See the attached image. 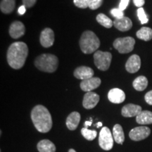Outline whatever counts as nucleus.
I'll return each mask as SVG.
<instances>
[{
    "mask_svg": "<svg viewBox=\"0 0 152 152\" xmlns=\"http://www.w3.org/2000/svg\"><path fill=\"white\" fill-rule=\"evenodd\" d=\"M28 54L27 45L23 42H16L9 47L7 54V62L14 69H20L24 66Z\"/></svg>",
    "mask_w": 152,
    "mask_h": 152,
    "instance_id": "f257e3e1",
    "label": "nucleus"
},
{
    "mask_svg": "<svg viewBox=\"0 0 152 152\" xmlns=\"http://www.w3.org/2000/svg\"><path fill=\"white\" fill-rule=\"evenodd\" d=\"M31 119L35 128L42 133L48 132L52 128V115L45 106L37 105L31 111Z\"/></svg>",
    "mask_w": 152,
    "mask_h": 152,
    "instance_id": "f03ea898",
    "label": "nucleus"
},
{
    "mask_svg": "<svg viewBox=\"0 0 152 152\" xmlns=\"http://www.w3.org/2000/svg\"><path fill=\"white\" fill-rule=\"evenodd\" d=\"M79 43L81 51L85 54L96 52L100 46L99 37L90 30H86L83 33Z\"/></svg>",
    "mask_w": 152,
    "mask_h": 152,
    "instance_id": "7ed1b4c3",
    "label": "nucleus"
},
{
    "mask_svg": "<svg viewBox=\"0 0 152 152\" xmlns=\"http://www.w3.org/2000/svg\"><path fill=\"white\" fill-rule=\"evenodd\" d=\"M35 66L41 71L54 73L58 68V59L54 54H43L35 58Z\"/></svg>",
    "mask_w": 152,
    "mask_h": 152,
    "instance_id": "20e7f679",
    "label": "nucleus"
},
{
    "mask_svg": "<svg viewBox=\"0 0 152 152\" xmlns=\"http://www.w3.org/2000/svg\"><path fill=\"white\" fill-rule=\"evenodd\" d=\"M112 55L110 52L96 51L94 54V62L96 67L102 71L109 69L111 65Z\"/></svg>",
    "mask_w": 152,
    "mask_h": 152,
    "instance_id": "39448f33",
    "label": "nucleus"
},
{
    "mask_svg": "<svg viewBox=\"0 0 152 152\" xmlns=\"http://www.w3.org/2000/svg\"><path fill=\"white\" fill-rule=\"evenodd\" d=\"M135 40L131 37L117 38L113 42V47L120 54H128L134 49Z\"/></svg>",
    "mask_w": 152,
    "mask_h": 152,
    "instance_id": "423d86ee",
    "label": "nucleus"
},
{
    "mask_svg": "<svg viewBox=\"0 0 152 152\" xmlns=\"http://www.w3.org/2000/svg\"><path fill=\"white\" fill-rule=\"evenodd\" d=\"M99 144L100 147L105 151H109L113 148V137L110 131V129L107 127H104L101 130L99 137Z\"/></svg>",
    "mask_w": 152,
    "mask_h": 152,
    "instance_id": "0eeeda50",
    "label": "nucleus"
},
{
    "mask_svg": "<svg viewBox=\"0 0 152 152\" xmlns=\"http://www.w3.org/2000/svg\"><path fill=\"white\" fill-rule=\"evenodd\" d=\"M150 133H151V130L148 127H137L130 130L129 137L133 141H141L148 137Z\"/></svg>",
    "mask_w": 152,
    "mask_h": 152,
    "instance_id": "6e6552de",
    "label": "nucleus"
},
{
    "mask_svg": "<svg viewBox=\"0 0 152 152\" xmlns=\"http://www.w3.org/2000/svg\"><path fill=\"white\" fill-rule=\"evenodd\" d=\"M41 45L45 48H49L54 45V33L51 28H47L42 31L40 38Z\"/></svg>",
    "mask_w": 152,
    "mask_h": 152,
    "instance_id": "1a4fd4ad",
    "label": "nucleus"
},
{
    "mask_svg": "<svg viewBox=\"0 0 152 152\" xmlns=\"http://www.w3.org/2000/svg\"><path fill=\"white\" fill-rule=\"evenodd\" d=\"M99 102V96L93 92H87L83 98V105L85 109H92L97 105Z\"/></svg>",
    "mask_w": 152,
    "mask_h": 152,
    "instance_id": "9d476101",
    "label": "nucleus"
},
{
    "mask_svg": "<svg viewBox=\"0 0 152 152\" xmlns=\"http://www.w3.org/2000/svg\"><path fill=\"white\" fill-rule=\"evenodd\" d=\"M101 83L102 81L100 78L92 77L91 78L82 80L80 83V88L84 92H92L93 90H95L100 86Z\"/></svg>",
    "mask_w": 152,
    "mask_h": 152,
    "instance_id": "9b49d317",
    "label": "nucleus"
},
{
    "mask_svg": "<svg viewBox=\"0 0 152 152\" xmlns=\"http://www.w3.org/2000/svg\"><path fill=\"white\" fill-rule=\"evenodd\" d=\"M26 28L24 24L20 21H14L11 24L9 28V35L14 39H18L24 35Z\"/></svg>",
    "mask_w": 152,
    "mask_h": 152,
    "instance_id": "f8f14e48",
    "label": "nucleus"
},
{
    "mask_svg": "<svg viewBox=\"0 0 152 152\" xmlns=\"http://www.w3.org/2000/svg\"><path fill=\"white\" fill-rule=\"evenodd\" d=\"M141 67V59L137 54L132 55L125 64V69L130 73H134L137 72Z\"/></svg>",
    "mask_w": 152,
    "mask_h": 152,
    "instance_id": "ddd939ff",
    "label": "nucleus"
},
{
    "mask_svg": "<svg viewBox=\"0 0 152 152\" xmlns=\"http://www.w3.org/2000/svg\"><path fill=\"white\" fill-rule=\"evenodd\" d=\"M142 111V107L140 106L133 104H128L123 106L121 110V113L123 116L126 118L137 117Z\"/></svg>",
    "mask_w": 152,
    "mask_h": 152,
    "instance_id": "4468645a",
    "label": "nucleus"
},
{
    "mask_svg": "<svg viewBox=\"0 0 152 152\" xmlns=\"http://www.w3.org/2000/svg\"><path fill=\"white\" fill-rule=\"evenodd\" d=\"M108 99L113 104H121L125 99V94L121 89L113 88L109 92Z\"/></svg>",
    "mask_w": 152,
    "mask_h": 152,
    "instance_id": "2eb2a0df",
    "label": "nucleus"
},
{
    "mask_svg": "<svg viewBox=\"0 0 152 152\" xmlns=\"http://www.w3.org/2000/svg\"><path fill=\"white\" fill-rule=\"evenodd\" d=\"M94 73V71L91 68L87 66H80L74 71V76L76 78L85 80L92 77Z\"/></svg>",
    "mask_w": 152,
    "mask_h": 152,
    "instance_id": "dca6fc26",
    "label": "nucleus"
},
{
    "mask_svg": "<svg viewBox=\"0 0 152 152\" xmlns=\"http://www.w3.org/2000/svg\"><path fill=\"white\" fill-rule=\"evenodd\" d=\"M113 26L120 31L125 32L131 29L132 27V23L130 18L124 16L121 18L115 19L113 21Z\"/></svg>",
    "mask_w": 152,
    "mask_h": 152,
    "instance_id": "f3484780",
    "label": "nucleus"
},
{
    "mask_svg": "<svg viewBox=\"0 0 152 152\" xmlns=\"http://www.w3.org/2000/svg\"><path fill=\"white\" fill-rule=\"evenodd\" d=\"M80 121V114L77 111L72 112L66 119V126L70 130H75L78 126Z\"/></svg>",
    "mask_w": 152,
    "mask_h": 152,
    "instance_id": "a211bd4d",
    "label": "nucleus"
},
{
    "mask_svg": "<svg viewBox=\"0 0 152 152\" xmlns=\"http://www.w3.org/2000/svg\"><path fill=\"white\" fill-rule=\"evenodd\" d=\"M37 149L39 152H55L56 147L50 140H41L37 145Z\"/></svg>",
    "mask_w": 152,
    "mask_h": 152,
    "instance_id": "6ab92c4d",
    "label": "nucleus"
},
{
    "mask_svg": "<svg viewBox=\"0 0 152 152\" xmlns=\"http://www.w3.org/2000/svg\"><path fill=\"white\" fill-rule=\"evenodd\" d=\"M136 121L140 125L152 124V112L149 111H142L136 117Z\"/></svg>",
    "mask_w": 152,
    "mask_h": 152,
    "instance_id": "aec40b11",
    "label": "nucleus"
},
{
    "mask_svg": "<svg viewBox=\"0 0 152 152\" xmlns=\"http://www.w3.org/2000/svg\"><path fill=\"white\" fill-rule=\"evenodd\" d=\"M16 0H1L0 3V9L3 14H10L14 10Z\"/></svg>",
    "mask_w": 152,
    "mask_h": 152,
    "instance_id": "412c9836",
    "label": "nucleus"
},
{
    "mask_svg": "<svg viewBox=\"0 0 152 152\" xmlns=\"http://www.w3.org/2000/svg\"><path fill=\"white\" fill-rule=\"evenodd\" d=\"M113 137L115 142L119 144H123L125 140L124 132L121 125L116 124L113 128Z\"/></svg>",
    "mask_w": 152,
    "mask_h": 152,
    "instance_id": "4be33fe9",
    "label": "nucleus"
},
{
    "mask_svg": "<svg viewBox=\"0 0 152 152\" xmlns=\"http://www.w3.org/2000/svg\"><path fill=\"white\" fill-rule=\"evenodd\" d=\"M133 87L137 91H143L147 88L148 85V80L145 76H139L132 83Z\"/></svg>",
    "mask_w": 152,
    "mask_h": 152,
    "instance_id": "5701e85b",
    "label": "nucleus"
},
{
    "mask_svg": "<svg viewBox=\"0 0 152 152\" xmlns=\"http://www.w3.org/2000/svg\"><path fill=\"white\" fill-rule=\"evenodd\" d=\"M137 37L144 41H149L152 39V29L148 27H143L137 32Z\"/></svg>",
    "mask_w": 152,
    "mask_h": 152,
    "instance_id": "b1692460",
    "label": "nucleus"
},
{
    "mask_svg": "<svg viewBox=\"0 0 152 152\" xmlns=\"http://www.w3.org/2000/svg\"><path fill=\"white\" fill-rule=\"evenodd\" d=\"M96 21L106 28H111L113 26V21L104 14H99L96 16Z\"/></svg>",
    "mask_w": 152,
    "mask_h": 152,
    "instance_id": "393cba45",
    "label": "nucleus"
},
{
    "mask_svg": "<svg viewBox=\"0 0 152 152\" xmlns=\"http://www.w3.org/2000/svg\"><path fill=\"white\" fill-rule=\"evenodd\" d=\"M81 133L83 136L89 141H92V140H94L97 135V132L96 130H90L87 128L82 129Z\"/></svg>",
    "mask_w": 152,
    "mask_h": 152,
    "instance_id": "a878e982",
    "label": "nucleus"
},
{
    "mask_svg": "<svg viewBox=\"0 0 152 152\" xmlns=\"http://www.w3.org/2000/svg\"><path fill=\"white\" fill-rule=\"evenodd\" d=\"M137 16L142 24H146L149 21V18L144 11V9L142 7L137 9Z\"/></svg>",
    "mask_w": 152,
    "mask_h": 152,
    "instance_id": "bb28decb",
    "label": "nucleus"
},
{
    "mask_svg": "<svg viewBox=\"0 0 152 152\" xmlns=\"http://www.w3.org/2000/svg\"><path fill=\"white\" fill-rule=\"evenodd\" d=\"M91 0H73V3L76 7L80 9H86L89 7Z\"/></svg>",
    "mask_w": 152,
    "mask_h": 152,
    "instance_id": "cd10ccee",
    "label": "nucleus"
},
{
    "mask_svg": "<svg viewBox=\"0 0 152 152\" xmlns=\"http://www.w3.org/2000/svg\"><path fill=\"white\" fill-rule=\"evenodd\" d=\"M103 4V0H91L89 4V8L92 10H96Z\"/></svg>",
    "mask_w": 152,
    "mask_h": 152,
    "instance_id": "c85d7f7f",
    "label": "nucleus"
},
{
    "mask_svg": "<svg viewBox=\"0 0 152 152\" xmlns=\"http://www.w3.org/2000/svg\"><path fill=\"white\" fill-rule=\"evenodd\" d=\"M111 14L115 19H119L124 17V13H123V11H121L119 8L112 9L111 11Z\"/></svg>",
    "mask_w": 152,
    "mask_h": 152,
    "instance_id": "c756f323",
    "label": "nucleus"
},
{
    "mask_svg": "<svg viewBox=\"0 0 152 152\" xmlns=\"http://www.w3.org/2000/svg\"><path fill=\"white\" fill-rule=\"evenodd\" d=\"M22 1L23 4L26 8H31L37 2V0H22Z\"/></svg>",
    "mask_w": 152,
    "mask_h": 152,
    "instance_id": "7c9ffc66",
    "label": "nucleus"
},
{
    "mask_svg": "<svg viewBox=\"0 0 152 152\" xmlns=\"http://www.w3.org/2000/svg\"><path fill=\"white\" fill-rule=\"evenodd\" d=\"M129 1H130V0H121V2H120L118 8L121 9V11H123L127 7H128V6L129 4Z\"/></svg>",
    "mask_w": 152,
    "mask_h": 152,
    "instance_id": "2f4dec72",
    "label": "nucleus"
},
{
    "mask_svg": "<svg viewBox=\"0 0 152 152\" xmlns=\"http://www.w3.org/2000/svg\"><path fill=\"white\" fill-rule=\"evenodd\" d=\"M144 99H145L146 102L149 105H152V90L148 92L147 94H145L144 96Z\"/></svg>",
    "mask_w": 152,
    "mask_h": 152,
    "instance_id": "473e14b6",
    "label": "nucleus"
},
{
    "mask_svg": "<svg viewBox=\"0 0 152 152\" xmlns=\"http://www.w3.org/2000/svg\"><path fill=\"white\" fill-rule=\"evenodd\" d=\"M133 2H134V5L136 6L137 7H139V8H141L145 3V1L144 0H133Z\"/></svg>",
    "mask_w": 152,
    "mask_h": 152,
    "instance_id": "72a5a7b5",
    "label": "nucleus"
},
{
    "mask_svg": "<svg viewBox=\"0 0 152 152\" xmlns=\"http://www.w3.org/2000/svg\"><path fill=\"white\" fill-rule=\"evenodd\" d=\"M18 14L20 15H23L26 11V7H25L24 5L20 6V7L18 8Z\"/></svg>",
    "mask_w": 152,
    "mask_h": 152,
    "instance_id": "f704fd0d",
    "label": "nucleus"
},
{
    "mask_svg": "<svg viewBox=\"0 0 152 152\" xmlns=\"http://www.w3.org/2000/svg\"><path fill=\"white\" fill-rule=\"evenodd\" d=\"M92 125V121H86V122L85 123V126H90V125Z\"/></svg>",
    "mask_w": 152,
    "mask_h": 152,
    "instance_id": "c9c22d12",
    "label": "nucleus"
},
{
    "mask_svg": "<svg viewBox=\"0 0 152 152\" xmlns=\"http://www.w3.org/2000/svg\"><path fill=\"white\" fill-rule=\"evenodd\" d=\"M101 126H102V123L101 122H99L97 123V127H101Z\"/></svg>",
    "mask_w": 152,
    "mask_h": 152,
    "instance_id": "e433bc0d",
    "label": "nucleus"
},
{
    "mask_svg": "<svg viewBox=\"0 0 152 152\" xmlns=\"http://www.w3.org/2000/svg\"><path fill=\"white\" fill-rule=\"evenodd\" d=\"M68 152H76V151H75V150H74L73 149H70Z\"/></svg>",
    "mask_w": 152,
    "mask_h": 152,
    "instance_id": "4c0bfd02",
    "label": "nucleus"
}]
</instances>
